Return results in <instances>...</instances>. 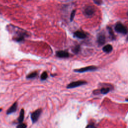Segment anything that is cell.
Instances as JSON below:
<instances>
[{"instance_id":"cell-1","label":"cell","mask_w":128,"mask_h":128,"mask_svg":"<svg viewBox=\"0 0 128 128\" xmlns=\"http://www.w3.org/2000/svg\"><path fill=\"white\" fill-rule=\"evenodd\" d=\"M8 28L14 34L12 37L13 40L16 42H21L24 40L25 38L30 36L27 31L13 25L10 24L9 28Z\"/></svg>"},{"instance_id":"cell-2","label":"cell","mask_w":128,"mask_h":128,"mask_svg":"<svg viewBox=\"0 0 128 128\" xmlns=\"http://www.w3.org/2000/svg\"><path fill=\"white\" fill-rule=\"evenodd\" d=\"M114 29L116 32L122 34H126L128 31L127 28L120 22L117 23L116 24Z\"/></svg>"},{"instance_id":"cell-3","label":"cell","mask_w":128,"mask_h":128,"mask_svg":"<svg viewBox=\"0 0 128 128\" xmlns=\"http://www.w3.org/2000/svg\"><path fill=\"white\" fill-rule=\"evenodd\" d=\"M86 84V82L84 80H77L75 82H72L68 84V86H66V88H74Z\"/></svg>"},{"instance_id":"cell-4","label":"cell","mask_w":128,"mask_h":128,"mask_svg":"<svg viewBox=\"0 0 128 128\" xmlns=\"http://www.w3.org/2000/svg\"><path fill=\"white\" fill-rule=\"evenodd\" d=\"M42 112V109L38 108L31 114L30 118L33 123L36 122L38 120Z\"/></svg>"},{"instance_id":"cell-5","label":"cell","mask_w":128,"mask_h":128,"mask_svg":"<svg viewBox=\"0 0 128 128\" xmlns=\"http://www.w3.org/2000/svg\"><path fill=\"white\" fill-rule=\"evenodd\" d=\"M96 68H97L96 66H86V67L78 68V69H76V70H74V71L76 72H84L88 71H93L96 70Z\"/></svg>"},{"instance_id":"cell-6","label":"cell","mask_w":128,"mask_h":128,"mask_svg":"<svg viewBox=\"0 0 128 128\" xmlns=\"http://www.w3.org/2000/svg\"><path fill=\"white\" fill-rule=\"evenodd\" d=\"M95 12L94 8L92 6H86L84 11V13L85 16H92Z\"/></svg>"},{"instance_id":"cell-7","label":"cell","mask_w":128,"mask_h":128,"mask_svg":"<svg viewBox=\"0 0 128 128\" xmlns=\"http://www.w3.org/2000/svg\"><path fill=\"white\" fill-rule=\"evenodd\" d=\"M56 56L60 58H67L70 56L69 53L66 50H58L56 52Z\"/></svg>"},{"instance_id":"cell-8","label":"cell","mask_w":128,"mask_h":128,"mask_svg":"<svg viewBox=\"0 0 128 128\" xmlns=\"http://www.w3.org/2000/svg\"><path fill=\"white\" fill-rule=\"evenodd\" d=\"M74 36L80 39H84L86 37V34L82 30H77L74 34Z\"/></svg>"},{"instance_id":"cell-9","label":"cell","mask_w":128,"mask_h":128,"mask_svg":"<svg viewBox=\"0 0 128 128\" xmlns=\"http://www.w3.org/2000/svg\"><path fill=\"white\" fill-rule=\"evenodd\" d=\"M17 108H18V103L16 102L6 112V114H11L15 112L17 110Z\"/></svg>"},{"instance_id":"cell-10","label":"cell","mask_w":128,"mask_h":128,"mask_svg":"<svg viewBox=\"0 0 128 128\" xmlns=\"http://www.w3.org/2000/svg\"><path fill=\"white\" fill-rule=\"evenodd\" d=\"M97 42L99 45L102 46L106 42V36L104 34H100L98 35L97 39Z\"/></svg>"},{"instance_id":"cell-11","label":"cell","mask_w":128,"mask_h":128,"mask_svg":"<svg viewBox=\"0 0 128 128\" xmlns=\"http://www.w3.org/2000/svg\"><path fill=\"white\" fill-rule=\"evenodd\" d=\"M112 50V46L110 44H106L105 46H104L102 48V50L104 52L108 53L110 52Z\"/></svg>"},{"instance_id":"cell-12","label":"cell","mask_w":128,"mask_h":128,"mask_svg":"<svg viewBox=\"0 0 128 128\" xmlns=\"http://www.w3.org/2000/svg\"><path fill=\"white\" fill-rule=\"evenodd\" d=\"M24 110L23 108H22L20 110V116L18 118V122L20 123L21 124L23 122L24 118Z\"/></svg>"},{"instance_id":"cell-13","label":"cell","mask_w":128,"mask_h":128,"mask_svg":"<svg viewBox=\"0 0 128 128\" xmlns=\"http://www.w3.org/2000/svg\"><path fill=\"white\" fill-rule=\"evenodd\" d=\"M38 75V73L37 72H33L28 74L26 76V78L28 79H31V78H34L36 77Z\"/></svg>"},{"instance_id":"cell-14","label":"cell","mask_w":128,"mask_h":128,"mask_svg":"<svg viewBox=\"0 0 128 128\" xmlns=\"http://www.w3.org/2000/svg\"><path fill=\"white\" fill-rule=\"evenodd\" d=\"M107 29L108 30V32H109V34H110V36L112 40L115 39V36H114V33L113 32V30H112V28L108 26V27L107 28Z\"/></svg>"},{"instance_id":"cell-15","label":"cell","mask_w":128,"mask_h":128,"mask_svg":"<svg viewBox=\"0 0 128 128\" xmlns=\"http://www.w3.org/2000/svg\"><path fill=\"white\" fill-rule=\"evenodd\" d=\"M80 50V47L79 45H76L72 48V51L74 53L77 54L79 52Z\"/></svg>"},{"instance_id":"cell-16","label":"cell","mask_w":128,"mask_h":128,"mask_svg":"<svg viewBox=\"0 0 128 128\" xmlns=\"http://www.w3.org/2000/svg\"><path fill=\"white\" fill-rule=\"evenodd\" d=\"M48 73H47L45 71V72H44L42 74H41V76H40V80H46L48 78Z\"/></svg>"},{"instance_id":"cell-17","label":"cell","mask_w":128,"mask_h":128,"mask_svg":"<svg viewBox=\"0 0 128 128\" xmlns=\"http://www.w3.org/2000/svg\"><path fill=\"white\" fill-rule=\"evenodd\" d=\"M110 90L109 88H102L100 90V93L102 94H106L108 93Z\"/></svg>"},{"instance_id":"cell-18","label":"cell","mask_w":128,"mask_h":128,"mask_svg":"<svg viewBox=\"0 0 128 128\" xmlns=\"http://www.w3.org/2000/svg\"><path fill=\"white\" fill-rule=\"evenodd\" d=\"M76 10H74L72 11L71 13H70V22H72L74 18V16H75V14H76Z\"/></svg>"},{"instance_id":"cell-19","label":"cell","mask_w":128,"mask_h":128,"mask_svg":"<svg viewBox=\"0 0 128 128\" xmlns=\"http://www.w3.org/2000/svg\"><path fill=\"white\" fill-rule=\"evenodd\" d=\"M26 128V125L25 124H23V123H21L19 124L16 126V128Z\"/></svg>"},{"instance_id":"cell-20","label":"cell","mask_w":128,"mask_h":128,"mask_svg":"<svg viewBox=\"0 0 128 128\" xmlns=\"http://www.w3.org/2000/svg\"><path fill=\"white\" fill-rule=\"evenodd\" d=\"M94 3H96V4H100L101 3H102V1L98 0H94Z\"/></svg>"},{"instance_id":"cell-21","label":"cell","mask_w":128,"mask_h":128,"mask_svg":"<svg viewBox=\"0 0 128 128\" xmlns=\"http://www.w3.org/2000/svg\"><path fill=\"white\" fill-rule=\"evenodd\" d=\"M86 128H96V127L92 124H89L86 127Z\"/></svg>"},{"instance_id":"cell-22","label":"cell","mask_w":128,"mask_h":128,"mask_svg":"<svg viewBox=\"0 0 128 128\" xmlns=\"http://www.w3.org/2000/svg\"><path fill=\"white\" fill-rule=\"evenodd\" d=\"M126 40H127V41H128V36H127V38H126Z\"/></svg>"},{"instance_id":"cell-23","label":"cell","mask_w":128,"mask_h":128,"mask_svg":"<svg viewBox=\"0 0 128 128\" xmlns=\"http://www.w3.org/2000/svg\"><path fill=\"white\" fill-rule=\"evenodd\" d=\"M2 110V108H0V112Z\"/></svg>"},{"instance_id":"cell-24","label":"cell","mask_w":128,"mask_h":128,"mask_svg":"<svg viewBox=\"0 0 128 128\" xmlns=\"http://www.w3.org/2000/svg\"><path fill=\"white\" fill-rule=\"evenodd\" d=\"M126 101H128V99H126Z\"/></svg>"},{"instance_id":"cell-25","label":"cell","mask_w":128,"mask_h":128,"mask_svg":"<svg viewBox=\"0 0 128 128\" xmlns=\"http://www.w3.org/2000/svg\"></svg>"}]
</instances>
